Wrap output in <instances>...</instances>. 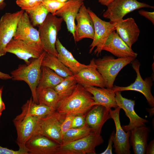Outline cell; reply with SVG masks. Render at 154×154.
Masks as SVG:
<instances>
[{
    "mask_svg": "<svg viewBox=\"0 0 154 154\" xmlns=\"http://www.w3.org/2000/svg\"><path fill=\"white\" fill-rule=\"evenodd\" d=\"M94 102L92 94L77 84L70 95L59 101L56 111L66 114H84L93 106Z\"/></svg>",
    "mask_w": 154,
    "mask_h": 154,
    "instance_id": "obj_1",
    "label": "cell"
},
{
    "mask_svg": "<svg viewBox=\"0 0 154 154\" xmlns=\"http://www.w3.org/2000/svg\"><path fill=\"white\" fill-rule=\"evenodd\" d=\"M45 53L44 51L38 58L29 64H20L11 72V79L14 81H23L29 86L34 102L38 104L36 89L40 78L42 61Z\"/></svg>",
    "mask_w": 154,
    "mask_h": 154,
    "instance_id": "obj_2",
    "label": "cell"
},
{
    "mask_svg": "<svg viewBox=\"0 0 154 154\" xmlns=\"http://www.w3.org/2000/svg\"><path fill=\"white\" fill-rule=\"evenodd\" d=\"M63 21L61 17L48 13L44 22L38 26L41 45L44 51L58 57L56 43Z\"/></svg>",
    "mask_w": 154,
    "mask_h": 154,
    "instance_id": "obj_3",
    "label": "cell"
},
{
    "mask_svg": "<svg viewBox=\"0 0 154 154\" xmlns=\"http://www.w3.org/2000/svg\"><path fill=\"white\" fill-rule=\"evenodd\" d=\"M136 58H118L106 56L102 58L95 59L98 70L102 76L106 87L112 89L116 78L119 71L124 66L135 60Z\"/></svg>",
    "mask_w": 154,
    "mask_h": 154,
    "instance_id": "obj_4",
    "label": "cell"
},
{
    "mask_svg": "<svg viewBox=\"0 0 154 154\" xmlns=\"http://www.w3.org/2000/svg\"><path fill=\"white\" fill-rule=\"evenodd\" d=\"M104 141L100 134L92 131L82 138L60 145L57 154H95L96 147Z\"/></svg>",
    "mask_w": 154,
    "mask_h": 154,
    "instance_id": "obj_5",
    "label": "cell"
},
{
    "mask_svg": "<svg viewBox=\"0 0 154 154\" xmlns=\"http://www.w3.org/2000/svg\"><path fill=\"white\" fill-rule=\"evenodd\" d=\"M66 115L56 111L50 115L40 117L34 133L44 135L62 145L61 127Z\"/></svg>",
    "mask_w": 154,
    "mask_h": 154,
    "instance_id": "obj_6",
    "label": "cell"
},
{
    "mask_svg": "<svg viewBox=\"0 0 154 154\" xmlns=\"http://www.w3.org/2000/svg\"><path fill=\"white\" fill-rule=\"evenodd\" d=\"M88 12L92 17L94 25V33L92 42L90 46L89 53L96 48L94 53L98 56L100 54L104 45L110 35L116 31L117 23H112L102 20L99 18L90 8Z\"/></svg>",
    "mask_w": 154,
    "mask_h": 154,
    "instance_id": "obj_7",
    "label": "cell"
},
{
    "mask_svg": "<svg viewBox=\"0 0 154 154\" xmlns=\"http://www.w3.org/2000/svg\"><path fill=\"white\" fill-rule=\"evenodd\" d=\"M143 8L154 9V7L137 0H114L107 6L103 16L112 23H117L127 14Z\"/></svg>",
    "mask_w": 154,
    "mask_h": 154,
    "instance_id": "obj_8",
    "label": "cell"
},
{
    "mask_svg": "<svg viewBox=\"0 0 154 154\" xmlns=\"http://www.w3.org/2000/svg\"><path fill=\"white\" fill-rule=\"evenodd\" d=\"M24 11L11 13H6L0 19V57L6 54L5 48L13 38L18 21Z\"/></svg>",
    "mask_w": 154,
    "mask_h": 154,
    "instance_id": "obj_9",
    "label": "cell"
},
{
    "mask_svg": "<svg viewBox=\"0 0 154 154\" xmlns=\"http://www.w3.org/2000/svg\"><path fill=\"white\" fill-rule=\"evenodd\" d=\"M131 63L136 73L137 77L135 82L130 85L125 87L114 86L112 89L115 92L127 90L139 92L145 96L150 106L152 108L154 107V98L151 93L153 83L151 78H147L144 80L142 79L139 70L140 63L137 60H134Z\"/></svg>",
    "mask_w": 154,
    "mask_h": 154,
    "instance_id": "obj_10",
    "label": "cell"
},
{
    "mask_svg": "<svg viewBox=\"0 0 154 154\" xmlns=\"http://www.w3.org/2000/svg\"><path fill=\"white\" fill-rule=\"evenodd\" d=\"M5 51L6 53L14 54L19 58L24 60L27 64L30 63V58H38L44 51L40 45L29 44L13 38L7 44Z\"/></svg>",
    "mask_w": 154,
    "mask_h": 154,
    "instance_id": "obj_11",
    "label": "cell"
},
{
    "mask_svg": "<svg viewBox=\"0 0 154 154\" xmlns=\"http://www.w3.org/2000/svg\"><path fill=\"white\" fill-rule=\"evenodd\" d=\"M121 109L119 107L112 110H109V113L111 118L115 123L116 132L114 131L113 135V147L115 148L114 152L117 154H130L131 146L129 141V138L131 131L127 132L123 129L121 125L119 113Z\"/></svg>",
    "mask_w": 154,
    "mask_h": 154,
    "instance_id": "obj_12",
    "label": "cell"
},
{
    "mask_svg": "<svg viewBox=\"0 0 154 154\" xmlns=\"http://www.w3.org/2000/svg\"><path fill=\"white\" fill-rule=\"evenodd\" d=\"M40 118L33 116H22L19 114L13 119V121L17 133L16 142L19 149L27 151L25 144L34 133Z\"/></svg>",
    "mask_w": 154,
    "mask_h": 154,
    "instance_id": "obj_13",
    "label": "cell"
},
{
    "mask_svg": "<svg viewBox=\"0 0 154 154\" xmlns=\"http://www.w3.org/2000/svg\"><path fill=\"white\" fill-rule=\"evenodd\" d=\"M60 145L44 135L34 133L25 147L29 154H57Z\"/></svg>",
    "mask_w": 154,
    "mask_h": 154,
    "instance_id": "obj_14",
    "label": "cell"
},
{
    "mask_svg": "<svg viewBox=\"0 0 154 154\" xmlns=\"http://www.w3.org/2000/svg\"><path fill=\"white\" fill-rule=\"evenodd\" d=\"M76 20L77 24L73 37L75 41L78 42L84 38L93 39L94 33V23L84 3L81 6Z\"/></svg>",
    "mask_w": 154,
    "mask_h": 154,
    "instance_id": "obj_15",
    "label": "cell"
},
{
    "mask_svg": "<svg viewBox=\"0 0 154 154\" xmlns=\"http://www.w3.org/2000/svg\"><path fill=\"white\" fill-rule=\"evenodd\" d=\"M121 92H115L116 101L117 106L124 110L129 119L128 125L121 126L123 129L126 131H131L135 127L145 126L148 121L140 117L136 113L134 109L135 101L123 97Z\"/></svg>",
    "mask_w": 154,
    "mask_h": 154,
    "instance_id": "obj_16",
    "label": "cell"
},
{
    "mask_svg": "<svg viewBox=\"0 0 154 154\" xmlns=\"http://www.w3.org/2000/svg\"><path fill=\"white\" fill-rule=\"evenodd\" d=\"M13 38L21 40L29 44L41 46L39 32L34 27L26 12H24L18 21Z\"/></svg>",
    "mask_w": 154,
    "mask_h": 154,
    "instance_id": "obj_17",
    "label": "cell"
},
{
    "mask_svg": "<svg viewBox=\"0 0 154 154\" xmlns=\"http://www.w3.org/2000/svg\"><path fill=\"white\" fill-rule=\"evenodd\" d=\"M95 59L92 58L87 67L74 75L77 84L84 88L90 86L106 87L104 80L97 69Z\"/></svg>",
    "mask_w": 154,
    "mask_h": 154,
    "instance_id": "obj_18",
    "label": "cell"
},
{
    "mask_svg": "<svg viewBox=\"0 0 154 154\" xmlns=\"http://www.w3.org/2000/svg\"><path fill=\"white\" fill-rule=\"evenodd\" d=\"M102 50L108 52L118 58H136L137 55V54L125 43L115 31L110 35Z\"/></svg>",
    "mask_w": 154,
    "mask_h": 154,
    "instance_id": "obj_19",
    "label": "cell"
},
{
    "mask_svg": "<svg viewBox=\"0 0 154 154\" xmlns=\"http://www.w3.org/2000/svg\"><path fill=\"white\" fill-rule=\"evenodd\" d=\"M85 0H68L53 15L62 18L65 22L68 31L74 37L75 20L79 9Z\"/></svg>",
    "mask_w": 154,
    "mask_h": 154,
    "instance_id": "obj_20",
    "label": "cell"
},
{
    "mask_svg": "<svg viewBox=\"0 0 154 154\" xmlns=\"http://www.w3.org/2000/svg\"><path fill=\"white\" fill-rule=\"evenodd\" d=\"M111 118L109 110L103 106L96 105L92 106L86 113V123L94 132L100 134L104 124Z\"/></svg>",
    "mask_w": 154,
    "mask_h": 154,
    "instance_id": "obj_21",
    "label": "cell"
},
{
    "mask_svg": "<svg viewBox=\"0 0 154 154\" xmlns=\"http://www.w3.org/2000/svg\"><path fill=\"white\" fill-rule=\"evenodd\" d=\"M116 32L130 48L137 40L140 30L134 19L131 17L123 19L117 23Z\"/></svg>",
    "mask_w": 154,
    "mask_h": 154,
    "instance_id": "obj_22",
    "label": "cell"
},
{
    "mask_svg": "<svg viewBox=\"0 0 154 154\" xmlns=\"http://www.w3.org/2000/svg\"><path fill=\"white\" fill-rule=\"evenodd\" d=\"M85 88L92 95L93 106L101 105L108 110L112 108L118 107L115 100V92L112 88L92 86Z\"/></svg>",
    "mask_w": 154,
    "mask_h": 154,
    "instance_id": "obj_23",
    "label": "cell"
},
{
    "mask_svg": "<svg viewBox=\"0 0 154 154\" xmlns=\"http://www.w3.org/2000/svg\"><path fill=\"white\" fill-rule=\"evenodd\" d=\"M150 131L145 125L135 127L130 131V143L134 154H145Z\"/></svg>",
    "mask_w": 154,
    "mask_h": 154,
    "instance_id": "obj_24",
    "label": "cell"
},
{
    "mask_svg": "<svg viewBox=\"0 0 154 154\" xmlns=\"http://www.w3.org/2000/svg\"><path fill=\"white\" fill-rule=\"evenodd\" d=\"M56 48L58 53L57 58L74 75L88 66V65L82 64L76 60L71 53L63 46L58 38L56 43Z\"/></svg>",
    "mask_w": 154,
    "mask_h": 154,
    "instance_id": "obj_25",
    "label": "cell"
},
{
    "mask_svg": "<svg viewBox=\"0 0 154 154\" xmlns=\"http://www.w3.org/2000/svg\"><path fill=\"white\" fill-rule=\"evenodd\" d=\"M22 112L19 115L22 116H33L42 117L51 114L56 110L45 105L37 104L33 100L32 97L21 107Z\"/></svg>",
    "mask_w": 154,
    "mask_h": 154,
    "instance_id": "obj_26",
    "label": "cell"
},
{
    "mask_svg": "<svg viewBox=\"0 0 154 154\" xmlns=\"http://www.w3.org/2000/svg\"><path fill=\"white\" fill-rule=\"evenodd\" d=\"M64 79L49 68L42 66L40 78L36 89L37 94L45 89L54 88Z\"/></svg>",
    "mask_w": 154,
    "mask_h": 154,
    "instance_id": "obj_27",
    "label": "cell"
},
{
    "mask_svg": "<svg viewBox=\"0 0 154 154\" xmlns=\"http://www.w3.org/2000/svg\"><path fill=\"white\" fill-rule=\"evenodd\" d=\"M42 66L49 68L64 78L74 75L57 57L46 52L42 61Z\"/></svg>",
    "mask_w": 154,
    "mask_h": 154,
    "instance_id": "obj_28",
    "label": "cell"
},
{
    "mask_svg": "<svg viewBox=\"0 0 154 154\" xmlns=\"http://www.w3.org/2000/svg\"><path fill=\"white\" fill-rule=\"evenodd\" d=\"M37 96L38 104H43L56 110L60 99L54 88L42 90L37 94Z\"/></svg>",
    "mask_w": 154,
    "mask_h": 154,
    "instance_id": "obj_29",
    "label": "cell"
},
{
    "mask_svg": "<svg viewBox=\"0 0 154 154\" xmlns=\"http://www.w3.org/2000/svg\"><path fill=\"white\" fill-rule=\"evenodd\" d=\"M93 131V129L86 123L83 126L71 128L68 130L62 137V144H65L84 137Z\"/></svg>",
    "mask_w": 154,
    "mask_h": 154,
    "instance_id": "obj_30",
    "label": "cell"
},
{
    "mask_svg": "<svg viewBox=\"0 0 154 154\" xmlns=\"http://www.w3.org/2000/svg\"><path fill=\"white\" fill-rule=\"evenodd\" d=\"M77 83L74 75L64 78L54 88L57 93L60 101L70 95L75 88Z\"/></svg>",
    "mask_w": 154,
    "mask_h": 154,
    "instance_id": "obj_31",
    "label": "cell"
},
{
    "mask_svg": "<svg viewBox=\"0 0 154 154\" xmlns=\"http://www.w3.org/2000/svg\"><path fill=\"white\" fill-rule=\"evenodd\" d=\"M34 27L38 26L46 19L49 12L41 2L34 9L25 11Z\"/></svg>",
    "mask_w": 154,
    "mask_h": 154,
    "instance_id": "obj_32",
    "label": "cell"
},
{
    "mask_svg": "<svg viewBox=\"0 0 154 154\" xmlns=\"http://www.w3.org/2000/svg\"><path fill=\"white\" fill-rule=\"evenodd\" d=\"M41 3L46 9L49 13L54 15L64 4L58 0H42Z\"/></svg>",
    "mask_w": 154,
    "mask_h": 154,
    "instance_id": "obj_33",
    "label": "cell"
},
{
    "mask_svg": "<svg viewBox=\"0 0 154 154\" xmlns=\"http://www.w3.org/2000/svg\"><path fill=\"white\" fill-rule=\"evenodd\" d=\"M41 2L36 0H16L17 4L22 10L27 11L33 9L37 7Z\"/></svg>",
    "mask_w": 154,
    "mask_h": 154,
    "instance_id": "obj_34",
    "label": "cell"
},
{
    "mask_svg": "<svg viewBox=\"0 0 154 154\" xmlns=\"http://www.w3.org/2000/svg\"><path fill=\"white\" fill-rule=\"evenodd\" d=\"M76 115L71 113L66 114V117L61 125V131L62 137L66 132L71 128L73 119Z\"/></svg>",
    "mask_w": 154,
    "mask_h": 154,
    "instance_id": "obj_35",
    "label": "cell"
},
{
    "mask_svg": "<svg viewBox=\"0 0 154 154\" xmlns=\"http://www.w3.org/2000/svg\"><path fill=\"white\" fill-rule=\"evenodd\" d=\"M86 114H76L73 119L71 128H76L84 126L86 123Z\"/></svg>",
    "mask_w": 154,
    "mask_h": 154,
    "instance_id": "obj_36",
    "label": "cell"
},
{
    "mask_svg": "<svg viewBox=\"0 0 154 154\" xmlns=\"http://www.w3.org/2000/svg\"><path fill=\"white\" fill-rule=\"evenodd\" d=\"M0 154H29L28 152L26 150L19 149L15 151L5 147H3L0 146Z\"/></svg>",
    "mask_w": 154,
    "mask_h": 154,
    "instance_id": "obj_37",
    "label": "cell"
},
{
    "mask_svg": "<svg viewBox=\"0 0 154 154\" xmlns=\"http://www.w3.org/2000/svg\"><path fill=\"white\" fill-rule=\"evenodd\" d=\"M139 13L150 21L154 24V12H150L141 9L138 11Z\"/></svg>",
    "mask_w": 154,
    "mask_h": 154,
    "instance_id": "obj_38",
    "label": "cell"
},
{
    "mask_svg": "<svg viewBox=\"0 0 154 154\" xmlns=\"http://www.w3.org/2000/svg\"><path fill=\"white\" fill-rule=\"evenodd\" d=\"M114 132H113L111 135L110 138L109 140V141L107 147L106 149L101 154H112V145L113 143L112 139L113 135Z\"/></svg>",
    "mask_w": 154,
    "mask_h": 154,
    "instance_id": "obj_39",
    "label": "cell"
},
{
    "mask_svg": "<svg viewBox=\"0 0 154 154\" xmlns=\"http://www.w3.org/2000/svg\"><path fill=\"white\" fill-rule=\"evenodd\" d=\"M154 139L151 141L147 145L145 153L146 154H153L154 153Z\"/></svg>",
    "mask_w": 154,
    "mask_h": 154,
    "instance_id": "obj_40",
    "label": "cell"
},
{
    "mask_svg": "<svg viewBox=\"0 0 154 154\" xmlns=\"http://www.w3.org/2000/svg\"><path fill=\"white\" fill-rule=\"evenodd\" d=\"M3 87L0 88V119L2 112L5 109V104L3 101L2 98Z\"/></svg>",
    "mask_w": 154,
    "mask_h": 154,
    "instance_id": "obj_41",
    "label": "cell"
},
{
    "mask_svg": "<svg viewBox=\"0 0 154 154\" xmlns=\"http://www.w3.org/2000/svg\"><path fill=\"white\" fill-rule=\"evenodd\" d=\"M11 77L9 74L0 71V79L7 80L11 79Z\"/></svg>",
    "mask_w": 154,
    "mask_h": 154,
    "instance_id": "obj_42",
    "label": "cell"
},
{
    "mask_svg": "<svg viewBox=\"0 0 154 154\" xmlns=\"http://www.w3.org/2000/svg\"><path fill=\"white\" fill-rule=\"evenodd\" d=\"M114 0H98V2L102 5L107 6Z\"/></svg>",
    "mask_w": 154,
    "mask_h": 154,
    "instance_id": "obj_43",
    "label": "cell"
},
{
    "mask_svg": "<svg viewBox=\"0 0 154 154\" xmlns=\"http://www.w3.org/2000/svg\"><path fill=\"white\" fill-rule=\"evenodd\" d=\"M4 0H0V9H3L5 6L6 4L4 2Z\"/></svg>",
    "mask_w": 154,
    "mask_h": 154,
    "instance_id": "obj_44",
    "label": "cell"
},
{
    "mask_svg": "<svg viewBox=\"0 0 154 154\" xmlns=\"http://www.w3.org/2000/svg\"><path fill=\"white\" fill-rule=\"evenodd\" d=\"M149 109V111H148V112L150 113V116L153 115L154 113V107H153Z\"/></svg>",
    "mask_w": 154,
    "mask_h": 154,
    "instance_id": "obj_45",
    "label": "cell"
},
{
    "mask_svg": "<svg viewBox=\"0 0 154 154\" xmlns=\"http://www.w3.org/2000/svg\"><path fill=\"white\" fill-rule=\"evenodd\" d=\"M61 3H65L68 0H58Z\"/></svg>",
    "mask_w": 154,
    "mask_h": 154,
    "instance_id": "obj_46",
    "label": "cell"
},
{
    "mask_svg": "<svg viewBox=\"0 0 154 154\" xmlns=\"http://www.w3.org/2000/svg\"><path fill=\"white\" fill-rule=\"evenodd\" d=\"M37 1L39 2H41V1H42V0H36Z\"/></svg>",
    "mask_w": 154,
    "mask_h": 154,
    "instance_id": "obj_47",
    "label": "cell"
}]
</instances>
